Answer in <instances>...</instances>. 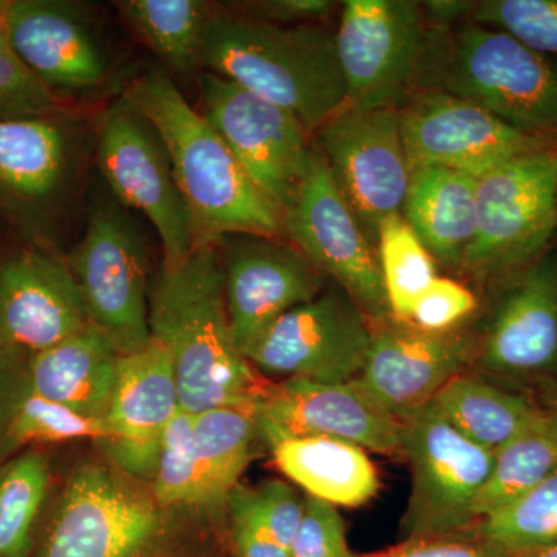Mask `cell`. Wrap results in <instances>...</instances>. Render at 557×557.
Masks as SVG:
<instances>
[{
  "label": "cell",
  "mask_w": 557,
  "mask_h": 557,
  "mask_svg": "<svg viewBox=\"0 0 557 557\" xmlns=\"http://www.w3.org/2000/svg\"><path fill=\"white\" fill-rule=\"evenodd\" d=\"M150 338L170 351L182 409H252L260 384L242 355L226 310L223 274L214 244H199L150 282Z\"/></svg>",
  "instance_id": "6da1fadb"
},
{
  "label": "cell",
  "mask_w": 557,
  "mask_h": 557,
  "mask_svg": "<svg viewBox=\"0 0 557 557\" xmlns=\"http://www.w3.org/2000/svg\"><path fill=\"white\" fill-rule=\"evenodd\" d=\"M123 97L163 139L199 244H214L230 234L285 236L281 208L248 177L166 70H146L132 81Z\"/></svg>",
  "instance_id": "7a4b0ae2"
},
{
  "label": "cell",
  "mask_w": 557,
  "mask_h": 557,
  "mask_svg": "<svg viewBox=\"0 0 557 557\" xmlns=\"http://www.w3.org/2000/svg\"><path fill=\"white\" fill-rule=\"evenodd\" d=\"M201 65L289 110L309 134L347 102L336 35L321 24L278 25L214 11Z\"/></svg>",
  "instance_id": "3957f363"
},
{
  "label": "cell",
  "mask_w": 557,
  "mask_h": 557,
  "mask_svg": "<svg viewBox=\"0 0 557 557\" xmlns=\"http://www.w3.org/2000/svg\"><path fill=\"white\" fill-rule=\"evenodd\" d=\"M94 156V131L67 109L0 121V223L20 245L64 255Z\"/></svg>",
  "instance_id": "277c9868"
},
{
  "label": "cell",
  "mask_w": 557,
  "mask_h": 557,
  "mask_svg": "<svg viewBox=\"0 0 557 557\" xmlns=\"http://www.w3.org/2000/svg\"><path fill=\"white\" fill-rule=\"evenodd\" d=\"M421 72L432 90L474 102L525 134L557 139V60L507 33L467 22L424 39Z\"/></svg>",
  "instance_id": "5b68a950"
},
{
  "label": "cell",
  "mask_w": 557,
  "mask_h": 557,
  "mask_svg": "<svg viewBox=\"0 0 557 557\" xmlns=\"http://www.w3.org/2000/svg\"><path fill=\"white\" fill-rule=\"evenodd\" d=\"M175 511L110 461L87 458L46 511L32 557H159L174 537Z\"/></svg>",
  "instance_id": "8992f818"
},
{
  "label": "cell",
  "mask_w": 557,
  "mask_h": 557,
  "mask_svg": "<svg viewBox=\"0 0 557 557\" xmlns=\"http://www.w3.org/2000/svg\"><path fill=\"white\" fill-rule=\"evenodd\" d=\"M87 318L121 354L150 343L149 252L131 209L104 183L87 189L86 228L65 255Z\"/></svg>",
  "instance_id": "52a82bcc"
},
{
  "label": "cell",
  "mask_w": 557,
  "mask_h": 557,
  "mask_svg": "<svg viewBox=\"0 0 557 557\" xmlns=\"http://www.w3.org/2000/svg\"><path fill=\"white\" fill-rule=\"evenodd\" d=\"M556 237L557 145L478 178V231L461 267L504 284L544 256Z\"/></svg>",
  "instance_id": "ba28073f"
},
{
  "label": "cell",
  "mask_w": 557,
  "mask_h": 557,
  "mask_svg": "<svg viewBox=\"0 0 557 557\" xmlns=\"http://www.w3.org/2000/svg\"><path fill=\"white\" fill-rule=\"evenodd\" d=\"M94 160L112 196L156 228L163 265L182 262L199 245L163 139L123 95L95 123Z\"/></svg>",
  "instance_id": "9c48e42d"
},
{
  "label": "cell",
  "mask_w": 557,
  "mask_h": 557,
  "mask_svg": "<svg viewBox=\"0 0 557 557\" xmlns=\"http://www.w3.org/2000/svg\"><path fill=\"white\" fill-rule=\"evenodd\" d=\"M399 456L412 486L399 534L450 536L474 525L472 507L494 463V453L465 437L434 403L399 420Z\"/></svg>",
  "instance_id": "30bf717a"
},
{
  "label": "cell",
  "mask_w": 557,
  "mask_h": 557,
  "mask_svg": "<svg viewBox=\"0 0 557 557\" xmlns=\"http://www.w3.org/2000/svg\"><path fill=\"white\" fill-rule=\"evenodd\" d=\"M336 185L368 239L380 223L401 214L412 166L401 135L399 109L344 106L317 131Z\"/></svg>",
  "instance_id": "8fae6325"
},
{
  "label": "cell",
  "mask_w": 557,
  "mask_h": 557,
  "mask_svg": "<svg viewBox=\"0 0 557 557\" xmlns=\"http://www.w3.org/2000/svg\"><path fill=\"white\" fill-rule=\"evenodd\" d=\"M282 215L285 236L319 271L369 313H391L379 259L318 148Z\"/></svg>",
  "instance_id": "7c38bea8"
},
{
  "label": "cell",
  "mask_w": 557,
  "mask_h": 557,
  "mask_svg": "<svg viewBox=\"0 0 557 557\" xmlns=\"http://www.w3.org/2000/svg\"><path fill=\"white\" fill-rule=\"evenodd\" d=\"M197 84L201 115L255 185L284 211L313 149L309 132L289 110L233 81L201 72Z\"/></svg>",
  "instance_id": "4fadbf2b"
},
{
  "label": "cell",
  "mask_w": 557,
  "mask_h": 557,
  "mask_svg": "<svg viewBox=\"0 0 557 557\" xmlns=\"http://www.w3.org/2000/svg\"><path fill=\"white\" fill-rule=\"evenodd\" d=\"M335 35L346 104L399 109L418 79L424 44L420 7L408 0H348Z\"/></svg>",
  "instance_id": "5bb4252c"
},
{
  "label": "cell",
  "mask_w": 557,
  "mask_h": 557,
  "mask_svg": "<svg viewBox=\"0 0 557 557\" xmlns=\"http://www.w3.org/2000/svg\"><path fill=\"white\" fill-rule=\"evenodd\" d=\"M372 332L350 296L327 293L282 314L245 358L276 379L348 383L361 375Z\"/></svg>",
  "instance_id": "9a60e30c"
},
{
  "label": "cell",
  "mask_w": 557,
  "mask_h": 557,
  "mask_svg": "<svg viewBox=\"0 0 557 557\" xmlns=\"http://www.w3.org/2000/svg\"><path fill=\"white\" fill-rule=\"evenodd\" d=\"M2 20L22 62L61 102L95 94L112 76V50L86 3L5 0Z\"/></svg>",
  "instance_id": "2e32d148"
},
{
  "label": "cell",
  "mask_w": 557,
  "mask_h": 557,
  "mask_svg": "<svg viewBox=\"0 0 557 557\" xmlns=\"http://www.w3.org/2000/svg\"><path fill=\"white\" fill-rule=\"evenodd\" d=\"M409 163L448 168L480 178L533 150L557 145L509 126L474 102L429 89L399 109Z\"/></svg>",
  "instance_id": "e0dca14e"
},
{
  "label": "cell",
  "mask_w": 557,
  "mask_h": 557,
  "mask_svg": "<svg viewBox=\"0 0 557 557\" xmlns=\"http://www.w3.org/2000/svg\"><path fill=\"white\" fill-rule=\"evenodd\" d=\"M259 442L330 437L380 456H399V420L381 408L358 380L348 383L289 379L263 384L252 406Z\"/></svg>",
  "instance_id": "ac0fdd59"
},
{
  "label": "cell",
  "mask_w": 557,
  "mask_h": 557,
  "mask_svg": "<svg viewBox=\"0 0 557 557\" xmlns=\"http://www.w3.org/2000/svg\"><path fill=\"white\" fill-rule=\"evenodd\" d=\"M234 341L247 354L282 314L318 298L321 271L274 237L230 234L214 242Z\"/></svg>",
  "instance_id": "d6986e66"
},
{
  "label": "cell",
  "mask_w": 557,
  "mask_h": 557,
  "mask_svg": "<svg viewBox=\"0 0 557 557\" xmlns=\"http://www.w3.org/2000/svg\"><path fill=\"white\" fill-rule=\"evenodd\" d=\"M89 324L64 255L20 245L0 258V347L36 354Z\"/></svg>",
  "instance_id": "ffe728a7"
},
{
  "label": "cell",
  "mask_w": 557,
  "mask_h": 557,
  "mask_svg": "<svg viewBox=\"0 0 557 557\" xmlns=\"http://www.w3.org/2000/svg\"><path fill=\"white\" fill-rule=\"evenodd\" d=\"M480 369L522 379L557 364V244L502 284L482 347Z\"/></svg>",
  "instance_id": "44dd1931"
},
{
  "label": "cell",
  "mask_w": 557,
  "mask_h": 557,
  "mask_svg": "<svg viewBox=\"0 0 557 557\" xmlns=\"http://www.w3.org/2000/svg\"><path fill=\"white\" fill-rule=\"evenodd\" d=\"M469 341L454 333L417 327L372 332L359 383L391 416L403 420L434 401L471 361Z\"/></svg>",
  "instance_id": "7402d4cb"
},
{
  "label": "cell",
  "mask_w": 557,
  "mask_h": 557,
  "mask_svg": "<svg viewBox=\"0 0 557 557\" xmlns=\"http://www.w3.org/2000/svg\"><path fill=\"white\" fill-rule=\"evenodd\" d=\"M121 357L110 336L89 324L46 350L27 355L25 376L36 394L83 416L104 418Z\"/></svg>",
  "instance_id": "603a6c76"
},
{
  "label": "cell",
  "mask_w": 557,
  "mask_h": 557,
  "mask_svg": "<svg viewBox=\"0 0 557 557\" xmlns=\"http://www.w3.org/2000/svg\"><path fill=\"white\" fill-rule=\"evenodd\" d=\"M403 209L432 258L463 263L478 231V178L448 168H418Z\"/></svg>",
  "instance_id": "cb8c5ba5"
},
{
  "label": "cell",
  "mask_w": 557,
  "mask_h": 557,
  "mask_svg": "<svg viewBox=\"0 0 557 557\" xmlns=\"http://www.w3.org/2000/svg\"><path fill=\"white\" fill-rule=\"evenodd\" d=\"M182 409L170 351L159 341L123 355L104 420L112 438L160 443Z\"/></svg>",
  "instance_id": "d4e9b609"
},
{
  "label": "cell",
  "mask_w": 557,
  "mask_h": 557,
  "mask_svg": "<svg viewBox=\"0 0 557 557\" xmlns=\"http://www.w3.org/2000/svg\"><path fill=\"white\" fill-rule=\"evenodd\" d=\"M278 469L306 494L336 508L368 504L380 490L368 450L330 437L278 440L270 446Z\"/></svg>",
  "instance_id": "484cf974"
},
{
  "label": "cell",
  "mask_w": 557,
  "mask_h": 557,
  "mask_svg": "<svg viewBox=\"0 0 557 557\" xmlns=\"http://www.w3.org/2000/svg\"><path fill=\"white\" fill-rule=\"evenodd\" d=\"M121 21L161 62L182 79L203 72L201 50L212 7L201 0H123L113 3Z\"/></svg>",
  "instance_id": "4316f807"
},
{
  "label": "cell",
  "mask_w": 557,
  "mask_h": 557,
  "mask_svg": "<svg viewBox=\"0 0 557 557\" xmlns=\"http://www.w3.org/2000/svg\"><path fill=\"white\" fill-rule=\"evenodd\" d=\"M432 403L460 434L491 453L544 420V412L525 398L468 375L446 384Z\"/></svg>",
  "instance_id": "83f0119b"
},
{
  "label": "cell",
  "mask_w": 557,
  "mask_h": 557,
  "mask_svg": "<svg viewBox=\"0 0 557 557\" xmlns=\"http://www.w3.org/2000/svg\"><path fill=\"white\" fill-rule=\"evenodd\" d=\"M304 496L282 480L237 485L226 502L234 557H289Z\"/></svg>",
  "instance_id": "f1b7e54d"
},
{
  "label": "cell",
  "mask_w": 557,
  "mask_h": 557,
  "mask_svg": "<svg viewBox=\"0 0 557 557\" xmlns=\"http://www.w3.org/2000/svg\"><path fill=\"white\" fill-rule=\"evenodd\" d=\"M193 437L203 508H226L259 442L252 409L226 406L193 413Z\"/></svg>",
  "instance_id": "f546056e"
},
{
  "label": "cell",
  "mask_w": 557,
  "mask_h": 557,
  "mask_svg": "<svg viewBox=\"0 0 557 557\" xmlns=\"http://www.w3.org/2000/svg\"><path fill=\"white\" fill-rule=\"evenodd\" d=\"M50 486V461L39 449H24L0 465V557H32Z\"/></svg>",
  "instance_id": "4dcf8cb0"
},
{
  "label": "cell",
  "mask_w": 557,
  "mask_h": 557,
  "mask_svg": "<svg viewBox=\"0 0 557 557\" xmlns=\"http://www.w3.org/2000/svg\"><path fill=\"white\" fill-rule=\"evenodd\" d=\"M112 437L104 418L83 416L61 403L36 394L28 387L25 376L0 431V465L40 443L75 440H94L98 443Z\"/></svg>",
  "instance_id": "1f68e13d"
},
{
  "label": "cell",
  "mask_w": 557,
  "mask_h": 557,
  "mask_svg": "<svg viewBox=\"0 0 557 557\" xmlns=\"http://www.w3.org/2000/svg\"><path fill=\"white\" fill-rule=\"evenodd\" d=\"M557 471V443L545 418L533 431L519 435L494 453L493 469L472 507L474 523L525 497Z\"/></svg>",
  "instance_id": "d6a6232c"
},
{
  "label": "cell",
  "mask_w": 557,
  "mask_h": 557,
  "mask_svg": "<svg viewBox=\"0 0 557 557\" xmlns=\"http://www.w3.org/2000/svg\"><path fill=\"white\" fill-rule=\"evenodd\" d=\"M461 533L507 555H525L557 544V471L511 507Z\"/></svg>",
  "instance_id": "836d02e7"
},
{
  "label": "cell",
  "mask_w": 557,
  "mask_h": 557,
  "mask_svg": "<svg viewBox=\"0 0 557 557\" xmlns=\"http://www.w3.org/2000/svg\"><path fill=\"white\" fill-rule=\"evenodd\" d=\"M376 244L388 309L394 317L409 321L418 299L437 277L434 259L401 214L388 215L380 223Z\"/></svg>",
  "instance_id": "e575fe53"
},
{
  "label": "cell",
  "mask_w": 557,
  "mask_h": 557,
  "mask_svg": "<svg viewBox=\"0 0 557 557\" xmlns=\"http://www.w3.org/2000/svg\"><path fill=\"white\" fill-rule=\"evenodd\" d=\"M150 491L166 508H203L199 465L194 448L193 413L188 410L180 409L164 428Z\"/></svg>",
  "instance_id": "d590c367"
},
{
  "label": "cell",
  "mask_w": 557,
  "mask_h": 557,
  "mask_svg": "<svg viewBox=\"0 0 557 557\" xmlns=\"http://www.w3.org/2000/svg\"><path fill=\"white\" fill-rule=\"evenodd\" d=\"M471 13L475 24L557 60V0H485L474 3Z\"/></svg>",
  "instance_id": "8d00e7d4"
},
{
  "label": "cell",
  "mask_w": 557,
  "mask_h": 557,
  "mask_svg": "<svg viewBox=\"0 0 557 557\" xmlns=\"http://www.w3.org/2000/svg\"><path fill=\"white\" fill-rule=\"evenodd\" d=\"M0 0V121L33 119L64 108L22 62L2 20Z\"/></svg>",
  "instance_id": "74e56055"
},
{
  "label": "cell",
  "mask_w": 557,
  "mask_h": 557,
  "mask_svg": "<svg viewBox=\"0 0 557 557\" xmlns=\"http://www.w3.org/2000/svg\"><path fill=\"white\" fill-rule=\"evenodd\" d=\"M289 557H362L348 544L347 528L335 505L306 494Z\"/></svg>",
  "instance_id": "f35d334b"
},
{
  "label": "cell",
  "mask_w": 557,
  "mask_h": 557,
  "mask_svg": "<svg viewBox=\"0 0 557 557\" xmlns=\"http://www.w3.org/2000/svg\"><path fill=\"white\" fill-rule=\"evenodd\" d=\"M478 309L471 289L450 278L435 277L418 299L409 321L424 332L445 333Z\"/></svg>",
  "instance_id": "ab89813d"
},
{
  "label": "cell",
  "mask_w": 557,
  "mask_h": 557,
  "mask_svg": "<svg viewBox=\"0 0 557 557\" xmlns=\"http://www.w3.org/2000/svg\"><path fill=\"white\" fill-rule=\"evenodd\" d=\"M362 557H519L490 547L480 539L467 533L450 536L408 539L395 547Z\"/></svg>",
  "instance_id": "60d3db41"
},
{
  "label": "cell",
  "mask_w": 557,
  "mask_h": 557,
  "mask_svg": "<svg viewBox=\"0 0 557 557\" xmlns=\"http://www.w3.org/2000/svg\"><path fill=\"white\" fill-rule=\"evenodd\" d=\"M332 9L333 3L327 0H267L237 7L245 11L239 13L244 16L278 25L319 24Z\"/></svg>",
  "instance_id": "b9f144b4"
},
{
  "label": "cell",
  "mask_w": 557,
  "mask_h": 557,
  "mask_svg": "<svg viewBox=\"0 0 557 557\" xmlns=\"http://www.w3.org/2000/svg\"><path fill=\"white\" fill-rule=\"evenodd\" d=\"M27 355L13 348L0 347V431L11 401L24 383Z\"/></svg>",
  "instance_id": "7bdbcfd3"
},
{
  "label": "cell",
  "mask_w": 557,
  "mask_h": 557,
  "mask_svg": "<svg viewBox=\"0 0 557 557\" xmlns=\"http://www.w3.org/2000/svg\"><path fill=\"white\" fill-rule=\"evenodd\" d=\"M474 3L457 2V0H443V2H428L429 20L446 24L457 21L458 17L471 13Z\"/></svg>",
  "instance_id": "ee69618b"
},
{
  "label": "cell",
  "mask_w": 557,
  "mask_h": 557,
  "mask_svg": "<svg viewBox=\"0 0 557 557\" xmlns=\"http://www.w3.org/2000/svg\"><path fill=\"white\" fill-rule=\"evenodd\" d=\"M542 412H544L545 428H547L549 435H552L557 443V397L555 401H553L552 408L542 410Z\"/></svg>",
  "instance_id": "f6af8a7d"
},
{
  "label": "cell",
  "mask_w": 557,
  "mask_h": 557,
  "mask_svg": "<svg viewBox=\"0 0 557 557\" xmlns=\"http://www.w3.org/2000/svg\"><path fill=\"white\" fill-rule=\"evenodd\" d=\"M519 557H557V544L536 549V552L525 553V555H519Z\"/></svg>",
  "instance_id": "bcb514c9"
}]
</instances>
